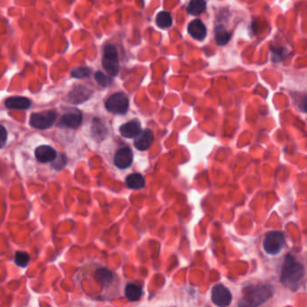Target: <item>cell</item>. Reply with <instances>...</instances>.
<instances>
[{
    "label": "cell",
    "instance_id": "6da1fadb",
    "mask_svg": "<svg viewBox=\"0 0 307 307\" xmlns=\"http://www.w3.org/2000/svg\"><path fill=\"white\" fill-rule=\"evenodd\" d=\"M304 274L303 266L295 261L294 257L287 255L282 266L280 281L283 286L296 290L303 281Z\"/></svg>",
    "mask_w": 307,
    "mask_h": 307
},
{
    "label": "cell",
    "instance_id": "7a4b0ae2",
    "mask_svg": "<svg viewBox=\"0 0 307 307\" xmlns=\"http://www.w3.org/2000/svg\"><path fill=\"white\" fill-rule=\"evenodd\" d=\"M274 294V287L269 285H258L244 287L238 307H258L268 301Z\"/></svg>",
    "mask_w": 307,
    "mask_h": 307
},
{
    "label": "cell",
    "instance_id": "3957f363",
    "mask_svg": "<svg viewBox=\"0 0 307 307\" xmlns=\"http://www.w3.org/2000/svg\"><path fill=\"white\" fill-rule=\"evenodd\" d=\"M102 64L108 75L112 77L117 75L119 72V60L117 50L114 45L108 44L105 47Z\"/></svg>",
    "mask_w": 307,
    "mask_h": 307
},
{
    "label": "cell",
    "instance_id": "277c9868",
    "mask_svg": "<svg viewBox=\"0 0 307 307\" xmlns=\"http://www.w3.org/2000/svg\"><path fill=\"white\" fill-rule=\"evenodd\" d=\"M285 246V237L280 231H269L263 240V248L270 255H277Z\"/></svg>",
    "mask_w": 307,
    "mask_h": 307
},
{
    "label": "cell",
    "instance_id": "5b68a950",
    "mask_svg": "<svg viewBox=\"0 0 307 307\" xmlns=\"http://www.w3.org/2000/svg\"><path fill=\"white\" fill-rule=\"evenodd\" d=\"M105 108L112 114H126L129 108V99L126 94L116 93L108 97L105 102Z\"/></svg>",
    "mask_w": 307,
    "mask_h": 307
},
{
    "label": "cell",
    "instance_id": "8992f818",
    "mask_svg": "<svg viewBox=\"0 0 307 307\" xmlns=\"http://www.w3.org/2000/svg\"><path fill=\"white\" fill-rule=\"evenodd\" d=\"M56 118L57 114L53 111L34 113L30 117V125L34 128L45 130L52 127Z\"/></svg>",
    "mask_w": 307,
    "mask_h": 307
},
{
    "label": "cell",
    "instance_id": "52a82bcc",
    "mask_svg": "<svg viewBox=\"0 0 307 307\" xmlns=\"http://www.w3.org/2000/svg\"><path fill=\"white\" fill-rule=\"evenodd\" d=\"M232 300L231 292L223 285H216L212 289V301L219 307H227Z\"/></svg>",
    "mask_w": 307,
    "mask_h": 307
},
{
    "label": "cell",
    "instance_id": "ba28073f",
    "mask_svg": "<svg viewBox=\"0 0 307 307\" xmlns=\"http://www.w3.org/2000/svg\"><path fill=\"white\" fill-rule=\"evenodd\" d=\"M133 152L129 147L119 149L114 155V164L118 168H127L133 163Z\"/></svg>",
    "mask_w": 307,
    "mask_h": 307
},
{
    "label": "cell",
    "instance_id": "9c48e42d",
    "mask_svg": "<svg viewBox=\"0 0 307 307\" xmlns=\"http://www.w3.org/2000/svg\"><path fill=\"white\" fill-rule=\"evenodd\" d=\"M82 122V114L79 110H73L64 114L59 120V127L76 128Z\"/></svg>",
    "mask_w": 307,
    "mask_h": 307
},
{
    "label": "cell",
    "instance_id": "30bf717a",
    "mask_svg": "<svg viewBox=\"0 0 307 307\" xmlns=\"http://www.w3.org/2000/svg\"><path fill=\"white\" fill-rule=\"evenodd\" d=\"M141 133H142V127L139 121L136 119L129 121L120 127V134L128 139L132 138L135 139Z\"/></svg>",
    "mask_w": 307,
    "mask_h": 307
},
{
    "label": "cell",
    "instance_id": "8fae6325",
    "mask_svg": "<svg viewBox=\"0 0 307 307\" xmlns=\"http://www.w3.org/2000/svg\"><path fill=\"white\" fill-rule=\"evenodd\" d=\"M34 154L37 160L42 163H46L50 161L52 162L57 157V153L55 152L54 149L49 145H42L36 148Z\"/></svg>",
    "mask_w": 307,
    "mask_h": 307
},
{
    "label": "cell",
    "instance_id": "7c38bea8",
    "mask_svg": "<svg viewBox=\"0 0 307 307\" xmlns=\"http://www.w3.org/2000/svg\"><path fill=\"white\" fill-rule=\"evenodd\" d=\"M153 143V133L152 131L143 130L135 139V146L139 151H146Z\"/></svg>",
    "mask_w": 307,
    "mask_h": 307
},
{
    "label": "cell",
    "instance_id": "4fadbf2b",
    "mask_svg": "<svg viewBox=\"0 0 307 307\" xmlns=\"http://www.w3.org/2000/svg\"><path fill=\"white\" fill-rule=\"evenodd\" d=\"M188 32L194 39L198 41H203L206 38L207 34L206 26L199 19H196L190 23L188 26Z\"/></svg>",
    "mask_w": 307,
    "mask_h": 307
},
{
    "label": "cell",
    "instance_id": "5bb4252c",
    "mask_svg": "<svg viewBox=\"0 0 307 307\" xmlns=\"http://www.w3.org/2000/svg\"><path fill=\"white\" fill-rule=\"evenodd\" d=\"M92 94V91L89 90L84 86H77L76 88L69 94V98L74 104H80L89 99Z\"/></svg>",
    "mask_w": 307,
    "mask_h": 307
},
{
    "label": "cell",
    "instance_id": "9a60e30c",
    "mask_svg": "<svg viewBox=\"0 0 307 307\" xmlns=\"http://www.w3.org/2000/svg\"><path fill=\"white\" fill-rule=\"evenodd\" d=\"M32 105L31 100L24 97H12L8 98L5 105L9 109L26 110Z\"/></svg>",
    "mask_w": 307,
    "mask_h": 307
},
{
    "label": "cell",
    "instance_id": "2e32d148",
    "mask_svg": "<svg viewBox=\"0 0 307 307\" xmlns=\"http://www.w3.org/2000/svg\"><path fill=\"white\" fill-rule=\"evenodd\" d=\"M215 41L220 46H223L230 42L231 34L229 33L223 25H218L215 29Z\"/></svg>",
    "mask_w": 307,
    "mask_h": 307
},
{
    "label": "cell",
    "instance_id": "e0dca14e",
    "mask_svg": "<svg viewBox=\"0 0 307 307\" xmlns=\"http://www.w3.org/2000/svg\"><path fill=\"white\" fill-rule=\"evenodd\" d=\"M125 294L131 302H135V301H138L142 297L143 288H142V286L136 285V284H128L126 286Z\"/></svg>",
    "mask_w": 307,
    "mask_h": 307
},
{
    "label": "cell",
    "instance_id": "ac0fdd59",
    "mask_svg": "<svg viewBox=\"0 0 307 307\" xmlns=\"http://www.w3.org/2000/svg\"><path fill=\"white\" fill-rule=\"evenodd\" d=\"M95 279L102 286H107L113 281L114 277H113V273L110 271L109 269L102 268V269H97L96 271Z\"/></svg>",
    "mask_w": 307,
    "mask_h": 307
},
{
    "label": "cell",
    "instance_id": "d6986e66",
    "mask_svg": "<svg viewBox=\"0 0 307 307\" xmlns=\"http://www.w3.org/2000/svg\"><path fill=\"white\" fill-rule=\"evenodd\" d=\"M127 185L131 190H141L145 186V180L143 175L134 173L127 177Z\"/></svg>",
    "mask_w": 307,
    "mask_h": 307
},
{
    "label": "cell",
    "instance_id": "ffe728a7",
    "mask_svg": "<svg viewBox=\"0 0 307 307\" xmlns=\"http://www.w3.org/2000/svg\"><path fill=\"white\" fill-rule=\"evenodd\" d=\"M206 8V3L203 0H193L190 1L188 7V12L192 16H198L199 14L205 11Z\"/></svg>",
    "mask_w": 307,
    "mask_h": 307
},
{
    "label": "cell",
    "instance_id": "44dd1931",
    "mask_svg": "<svg viewBox=\"0 0 307 307\" xmlns=\"http://www.w3.org/2000/svg\"><path fill=\"white\" fill-rule=\"evenodd\" d=\"M156 24L160 28L166 29L172 25V18L168 12L162 11L156 17Z\"/></svg>",
    "mask_w": 307,
    "mask_h": 307
},
{
    "label": "cell",
    "instance_id": "7402d4cb",
    "mask_svg": "<svg viewBox=\"0 0 307 307\" xmlns=\"http://www.w3.org/2000/svg\"><path fill=\"white\" fill-rule=\"evenodd\" d=\"M270 51H271V60L273 63H280L286 58V50L284 47L272 46Z\"/></svg>",
    "mask_w": 307,
    "mask_h": 307
},
{
    "label": "cell",
    "instance_id": "603a6c76",
    "mask_svg": "<svg viewBox=\"0 0 307 307\" xmlns=\"http://www.w3.org/2000/svg\"><path fill=\"white\" fill-rule=\"evenodd\" d=\"M30 261V256L26 252H17L15 255V262L17 266L25 268L28 265Z\"/></svg>",
    "mask_w": 307,
    "mask_h": 307
},
{
    "label": "cell",
    "instance_id": "cb8c5ba5",
    "mask_svg": "<svg viewBox=\"0 0 307 307\" xmlns=\"http://www.w3.org/2000/svg\"><path fill=\"white\" fill-rule=\"evenodd\" d=\"M95 79L98 84L102 87H109L110 85L113 84V79L111 77L105 75V73L101 72H97L95 74Z\"/></svg>",
    "mask_w": 307,
    "mask_h": 307
},
{
    "label": "cell",
    "instance_id": "d4e9b609",
    "mask_svg": "<svg viewBox=\"0 0 307 307\" xmlns=\"http://www.w3.org/2000/svg\"><path fill=\"white\" fill-rule=\"evenodd\" d=\"M91 69L89 67H79L72 70V76L76 79L89 78L91 74Z\"/></svg>",
    "mask_w": 307,
    "mask_h": 307
},
{
    "label": "cell",
    "instance_id": "484cf974",
    "mask_svg": "<svg viewBox=\"0 0 307 307\" xmlns=\"http://www.w3.org/2000/svg\"><path fill=\"white\" fill-rule=\"evenodd\" d=\"M66 163H67V159H66L65 156L62 154V155L56 157V159L51 162V165H52V168L57 169V170H60L62 168L65 167Z\"/></svg>",
    "mask_w": 307,
    "mask_h": 307
},
{
    "label": "cell",
    "instance_id": "4316f807",
    "mask_svg": "<svg viewBox=\"0 0 307 307\" xmlns=\"http://www.w3.org/2000/svg\"><path fill=\"white\" fill-rule=\"evenodd\" d=\"M0 128H1V132H0V143H1V147L3 148L4 147L5 143H6V141H7V138H8V133H7V130H6L4 126H1Z\"/></svg>",
    "mask_w": 307,
    "mask_h": 307
},
{
    "label": "cell",
    "instance_id": "83f0119b",
    "mask_svg": "<svg viewBox=\"0 0 307 307\" xmlns=\"http://www.w3.org/2000/svg\"><path fill=\"white\" fill-rule=\"evenodd\" d=\"M302 108H303V111L307 113V97H304L303 99V102H302Z\"/></svg>",
    "mask_w": 307,
    "mask_h": 307
}]
</instances>
